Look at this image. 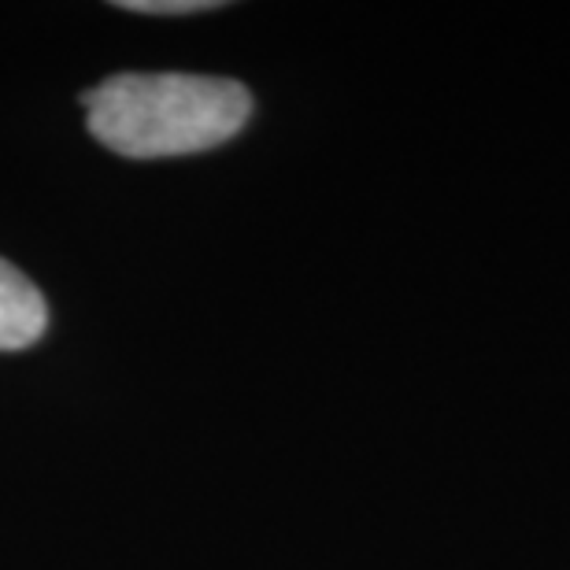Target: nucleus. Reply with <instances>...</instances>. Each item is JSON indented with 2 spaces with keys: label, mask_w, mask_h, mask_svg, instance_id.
<instances>
[{
  "label": "nucleus",
  "mask_w": 570,
  "mask_h": 570,
  "mask_svg": "<svg viewBox=\"0 0 570 570\" xmlns=\"http://www.w3.org/2000/svg\"><path fill=\"white\" fill-rule=\"evenodd\" d=\"M248 116V89L215 75L122 71L86 94L89 134L127 159L208 153L237 138Z\"/></svg>",
  "instance_id": "nucleus-1"
},
{
  "label": "nucleus",
  "mask_w": 570,
  "mask_h": 570,
  "mask_svg": "<svg viewBox=\"0 0 570 570\" xmlns=\"http://www.w3.org/2000/svg\"><path fill=\"white\" fill-rule=\"evenodd\" d=\"M49 326V307L22 271L0 259V352L30 348Z\"/></svg>",
  "instance_id": "nucleus-2"
},
{
  "label": "nucleus",
  "mask_w": 570,
  "mask_h": 570,
  "mask_svg": "<svg viewBox=\"0 0 570 570\" xmlns=\"http://www.w3.org/2000/svg\"><path fill=\"white\" fill-rule=\"evenodd\" d=\"M122 11H141V16H193V11H212L219 4L212 0H119Z\"/></svg>",
  "instance_id": "nucleus-3"
}]
</instances>
